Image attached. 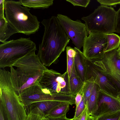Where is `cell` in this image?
<instances>
[{"mask_svg": "<svg viewBox=\"0 0 120 120\" xmlns=\"http://www.w3.org/2000/svg\"><path fill=\"white\" fill-rule=\"evenodd\" d=\"M87 120H97V118L89 115H88Z\"/></svg>", "mask_w": 120, "mask_h": 120, "instance_id": "e575fe53", "label": "cell"}, {"mask_svg": "<svg viewBox=\"0 0 120 120\" xmlns=\"http://www.w3.org/2000/svg\"><path fill=\"white\" fill-rule=\"evenodd\" d=\"M82 96L83 95L79 93H78L76 95L75 99V104L76 107L77 106L81 101Z\"/></svg>", "mask_w": 120, "mask_h": 120, "instance_id": "1f68e13d", "label": "cell"}, {"mask_svg": "<svg viewBox=\"0 0 120 120\" xmlns=\"http://www.w3.org/2000/svg\"><path fill=\"white\" fill-rule=\"evenodd\" d=\"M48 120H70V119L68 118L66 116V115H64L58 117H52L46 116Z\"/></svg>", "mask_w": 120, "mask_h": 120, "instance_id": "4dcf8cb0", "label": "cell"}, {"mask_svg": "<svg viewBox=\"0 0 120 120\" xmlns=\"http://www.w3.org/2000/svg\"><path fill=\"white\" fill-rule=\"evenodd\" d=\"M18 33L9 23L5 16H0V41L3 43L13 34Z\"/></svg>", "mask_w": 120, "mask_h": 120, "instance_id": "e0dca14e", "label": "cell"}, {"mask_svg": "<svg viewBox=\"0 0 120 120\" xmlns=\"http://www.w3.org/2000/svg\"><path fill=\"white\" fill-rule=\"evenodd\" d=\"M107 44L105 53L117 49L120 45V37L113 33L106 34Z\"/></svg>", "mask_w": 120, "mask_h": 120, "instance_id": "ffe728a7", "label": "cell"}, {"mask_svg": "<svg viewBox=\"0 0 120 120\" xmlns=\"http://www.w3.org/2000/svg\"><path fill=\"white\" fill-rule=\"evenodd\" d=\"M66 1L71 4L74 6H80L86 7L89 4L90 0H66Z\"/></svg>", "mask_w": 120, "mask_h": 120, "instance_id": "83f0119b", "label": "cell"}, {"mask_svg": "<svg viewBox=\"0 0 120 120\" xmlns=\"http://www.w3.org/2000/svg\"><path fill=\"white\" fill-rule=\"evenodd\" d=\"M56 17L75 47L80 50L85 39L89 35L86 24L79 20H73L61 14H58Z\"/></svg>", "mask_w": 120, "mask_h": 120, "instance_id": "9c48e42d", "label": "cell"}, {"mask_svg": "<svg viewBox=\"0 0 120 120\" xmlns=\"http://www.w3.org/2000/svg\"><path fill=\"white\" fill-rule=\"evenodd\" d=\"M26 111L27 116L25 120H42L44 117L37 108H28Z\"/></svg>", "mask_w": 120, "mask_h": 120, "instance_id": "cb8c5ba5", "label": "cell"}, {"mask_svg": "<svg viewBox=\"0 0 120 120\" xmlns=\"http://www.w3.org/2000/svg\"><path fill=\"white\" fill-rule=\"evenodd\" d=\"M101 5L108 7H116L118 5H120V0H97Z\"/></svg>", "mask_w": 120, "mask_h": 120, "instance_id": "484cf974", "label": "cell"}, {"mask_svg": "<svg viewBox=\"0 0 120 120\" xmlns=\"http://www.w3.org/2000/svg\"><path fill=\"white\" fill-rule=\"evenodd\" d=\"M69 105L68 103H63L54 108L47 116L56 117L66 115L69 110Z\"/></svg>", "mask_w": 120, "mask_h": 120, "instance_id": "44dd1931", "label": "cell"}, {"mask_svg": "<svg viewBox=\"0 0 120 120\" xmlns=\"http://www.w3.org/2000/svg\"><path fill=\"white\" fill-rule=\"evenodd\" d=\"M107 44L106 34L90 32L84 41L82 53L88 59L93 61L101 60L104 56Z\"/></svg>", "mask_w": 120, "mask_h": 120, "instance_id": "30bf717a", "label": "cell"}, {"mask_svg": "<svg viewBox=\"0 0 120 120\" xmlns=\"http://www.w3.org/2000/svg\"><path fill=\"white\" fill-rule=\"evenodd\" d=\"M97 118V120H119L120 111L103 115Z\"/></svg>", "mask_w": 120, "mask_h": 120, "instance_id": "d4e9b609", "label": "cell"}, {"mask_svg": "<svg viewBox=\"0 0 120 120\" xmlns=\"http://www.w3.org/2000/svg\"><path fill=\"white\" fill-rule=\"evenodd\" d=\"M18 96L26 109L35 102L48 100L61 101L62 99L61 94L51 93L48 90L42 88L37 82L24 90Z\"/></svg>", "mask_w": 120, "mask_h": 120, "instance_id": "8fae6325", "label": "cell"}, {"mask_svg": "<svg viewBox=\"0 0 120 120\" xmlns=\"http://www.w3.org/2000/svg\"><path fill=\"white\" fill-rule=\"evenodd\" d=\"M115 32L120 34V7L117 11Z\"/></svg>", "mask_w": 120, "mask_h": 120, "instance_id": "f546056e", "label": "cell"}, {"mask_svg": "<svg viewBox=\"0 0 120 120\" xmlns=\"http://www.w3.org/2000/svg\"><path fill=\"white\" fill-rule=\"evenodd\" d=\"M0 107L6 120H25L26 109L16 93L11 82L10 72L0 69Z\"/></svg>", "mask_w": 120, "mask_h": 120, "instance_id": "3957f363", "label": "cell"}, {"mask_svg": "<svg viewBox=\"0 0 120 120\" xmlns=\"http://www.w3.org/2000/svg\"><path fill=\"white\" fill-rule=\"evenodd\" d=\"M116 13L112 7L100 5L92 13L81 19L85 22L89 33H112L116 31Z\"/></svg>", "mask_w": 120, "mask_h": 120, "instance_id": "8992f818", "label": "cell"}, {"mask_svg": "<svg viewBox=\"0 0 120 120\" xmlns=\"http://www.w3.org/2000/svg\"><path fill=\"white\" fill-rule=\"evenodd\" d=\"M119 120H120V119Z\"/></svg>", "mask_w": 120, "mask_h": 120, "instance_id": "f35d334b", "label": "cell"}, {"mask_svg": "<svg viewBox=\"0 0 120 120\" xmlns=\"http://www.w3.org/2000/svg\"><path fill=\"white\" fill-rule=\"evenodd\" d=\"M67 57V70L69 79L70 77L74 64L76 51L74 48L70 46L66 47Z\"/></svg>", "mask_w": 120, "mask_h": 120, "instance_id": "603a6c76", "label": "cell"}, {"mask_svg": "<svg viewBox=\"0 0 120 120\" xmlns=\"http://www.w3.org/2000/svg\"><path fill=\"white\" fill-rule=\"evenodd\" d=\"M76 51L74 65L76 72L81 80L84 82L86 80L87 72L85 63V57L80 50L74 47Z\"/></svg>", "mask_w": 120, "mask_h": 120, "instance_id": "5bb4252c", "label": "cell"}, {"mask_svg": "<svg viewBox=\"0 0 120 120\" xmlns=\"http://www.w3.org/2000/svg\"><path fill=\"white\" fill-rule=\"evenodd\" d=\"M37 82L42 88L48 90L51 93L71 94L67 71L61 74L47 68Z\"/></svg>", "mask_w": 120, "mask_h": 120, "instance_id": "ba28073f", "label": "cell"}, {"mask_svg": "<svg viewBox=\"0 0 120 120\" xmlns=\"http://www.w3.org/2000/svg\"><path fill=\"white\" fill-rule=\"evenodd\" d=\"M95 83L94 79L93 76L89 78L85 82L82 93L86 105L88 103Z\"/></svg>", "mask_w": 120, "mask_h": 120, "instance_id": "7402d4cb", "label": "cell"}, {"mask_svg": "<svg viewBox=\"0 0 120 120\" xmlns=\"http://www.w3.org/2000/svg\"></svg>", "mask_w": 120, "mask_h": 120, "instance_id": "ab89813d", "label": "cell"}, {"mask_svg": "<svg viewBox=\"0 0 120 120\" xmlns=\"http://www.w3.org/2000/svg\"><path fill=\"white\" fill-rule=\"evenodd\" d=\"M95 68L114 84L120 94V56L117 49L105 52L101 59L93 61Z\"/></svg>", "mask_w": 120, "mask_h": 120, "instance_id": "52a82bcc", "label": "cell"}, {"mask_svg": "<svg viewBox=\"0 0 120 120\" xmlns=\"http://www.w3.org/2000/svg\"><path fill=\"white\" fill-rule=\"evenodd\" d=\"M120 111V100L100 91L96 110L90 115L97 118L102 115Z\"/></svg>", "mask_w": 120, "mask_h": 120, "instance_id": "4fadbf2b", "label": "cell"}, {"mask_svg": "<svg viewBox=\"0 0 120 120\" xmlns=\"http://www.w3.org/2000/svg\"><path fill=\"white\" fill-rule=\"evenodd\" d=\"M42 120H48V119L46 117H44L43 118Z\"/></svg>", "mask_w": 120, "mask_h": 120, "instance_id": "8d00e7d4", "label": "cell"}, {"mask_svg": "<svg viewBox=\"0 0 120 120\" xmlns=\"http://www.w3.org/2000/svg\"><path fill=\"white\" fill-rule=\"evenodd\" d=\"M30 38L21 37L0 45V68L11 67L17 60L36 50Z\"/></svg>", "mask_w": 120, "mask_h": 120, "instance_id": "5b68a950", "label": "cell"}, {"mask_svg": "<svg viewBox=\"0 0 120 120\" xmlns=\"http://www.w3.org/2000/svg\"><path fill=\"white\" fill-rule=\"evenodd\" d=\"M41 23L44 26V31L37 54L42 64L49 67L57 63L70 39L56 16H53L48 19H44Z\"/></svg>", "mask_w": 120, "mask_h": 120, "instance_id": "6da1fadb", "label": "cell"}, {"mask_svg": "<svg viewBox=\"0 0 120 120\" xmlns=\"http://www.w3.org/2000/svg\"><path fill=\"white\" fill-rule=\"evenodd\" d=\"M64 102L53 101H45L37 102L31 104L27 109L37 108L44 117L56 106Z\"/></svg>", "mask_w": 120, "mask_h": 120, "instance_id": "9a60e30c", "label": "cell"}, {"mask_svg": "<svg viewBox=\"0 0 120 120\" xmlns=\"http://www.w3.org/2000/svg\"><path fill=\"white\" fill-rule=\"evenodd\" d=\"M85 60L87 72L86 80L91 77H93L95 83L98 86L100 92L117 98L120 94L111 81L95 68L92 60L85 57Z\"/></svg>", "mask_w": 120, "mask_h": 120, "instance_id": "7c38bea8", "label": "cell"}, {"mask_svg": "<svg viewBox=\"0 0 120 120\" xmlns=\"http://www.w3.org/2000/svg\"><path fill=\"white\" fill-rule=\"evenodd\" d=\"M86 106L83 95L81 101L77 106L76 107L75 115L73 118H76L80 116L84 110Z\"/></svg>", "mask_w": 120, "mask_h": 120, "instance_id": "4316f807", "label": "cell"}, {"mask_svg": "<svg viewBox=\"0 0 120 120\" xmlns=\"http://www.w3.org/2000/svg\"><path fill=\"white\" fill-rule=\"evenodd\" d=\"M89 115L87 105L83 111L80 116L76 118H73L72 119H70V120H87Z\"/></svg>", "mask_w": 120, "mask_h": 120, "instance_id": "f1b7e54d", "label": "cell"}, {"mask_svg": "<svg viewBox=\"0 0 120 120\" xmlns=\"http://www.w3.org/2000/svg\"><path fill=\"white\" fill-rule=\"evenodd\" d=\"M0 120H6L1 108L0 107Z\"/></svg>", "mask_w": 120, "mask_h": 120, "instance_id": "836d02e7", "label": "cell"}, {"mask_svg": "<svg viewBox=\"0 0 120 120\" xmlns=\"http://www.w3.org/2000/svg\"><path fill=\"white\" fill-rule=\"evenodd\" d=\"M22 5L28 8L45 9L53 4L54 0H20Z\"/></svg>", "mask_w": 120, "mask_h": 120, "instance_id": "ac0fdd59", "label": "cell"}, {"mask_svg": "<svg viewBox=\"0 0 120 120\" xmlns=\"http://www.w3.org/2000/svg\"><path fill=\"white\" fill-rule=\"evenodd\" d=\"M99 92L100 90L98 86L95 83L87 105L88 113L90 115L97 109Z\"/></svg>", "mask_w": 120, "mask_h": 120, "instance_id": "d6986e66", "label": "cell"}, {"mask_svg": "<svg viewBox=\"0 0 120 120\" xmlns=\"http://www.w3.org/2000/svg\"><path fill=\"white\" fill-rule=\"evenodd\" d=\"M85 82H83L78 75L74 64L69 79V87L71 94L75 95L79 93L82 94V91Z\"/></svg>", "mask_w": 120, "mask_h": 120, "instance_id": "2e32d148", "label": "cell"}, {"mask_svg": "<svg viewBox=\"0 0 120 120\" xmlns=\"http://www.w3.org/2000/svg\"><path fill=\"white\" fill-rule=\"evenodd\" d=\"M4 1L5 0H0V16H4Z\"/></svg>", "mask_w": 120, "mask_h": 120, "instance_id": "d6a6232c", "label": "cell"}, {"mask_svg": "<svg viewBox=\"0 0 120 120\" xmlns=\"http://www.w3.org/2000/svg\"><path fill=\"white\" fill-rule=\"evenodd\" d=\"M118 97L120 100V94L118 95Z\"/></svg>", "mask_w": 120, "mask_h": 120, "instance_id": "74e56055", "label": "cell"}, {"mask_svg": "<svg viewBox=\"0 0 120 120\" xmlns=\"http://www.w3.org/2000/svg\"><path fill=\"white\" fill-rule=\"evenodd\" d=\"M117 51L118 53V54L120 56V45L117 49Z\"/></svg>", "mask_w": 120, "mask_h": 120, "instance_id": "d590c367", "label": "cell"}, {"mask_svg": "<svg viewBox=\"0 0 120 120\" xmlns=\"http://www.w3.org/2000/svg\"><path fill=\"white\" fill-rule=\"evenodd\" d=\"M10 68L11 82L18 96L24 90L34 85L48 68L35 52L18 60Z\"/></svg>", "mask_w": 120, "mask_h": 120, "instance_id": "7a4b0ae2", "label": "cell"}, {"mask_svg": "<svg viewBox=\"0 0 120 120\" xmlns=\"http://www.w3.org/2000/svg\"><path fill=\"white\" fill-rule=\"evenodd\" d=\"M5 18L10 24L18 32L26 35L38 31L40 22L30 9L23 6L19 1L5 0Z\"/></svg>", "mask_w": 120, "mask_h": 120, "instance_id": "277c9868", "label": "cell"}]
</instances>
